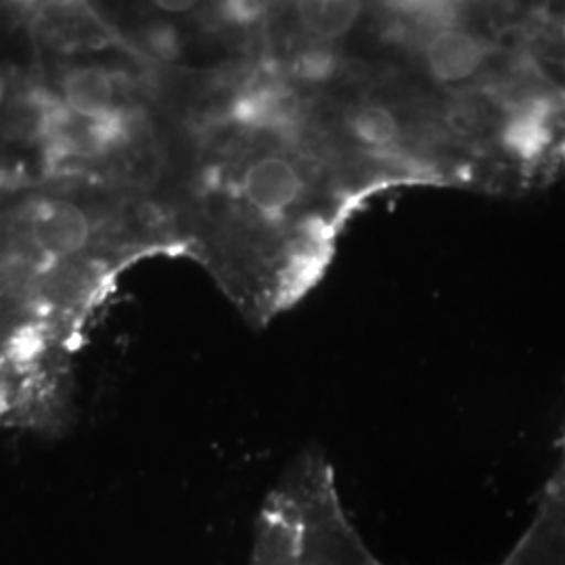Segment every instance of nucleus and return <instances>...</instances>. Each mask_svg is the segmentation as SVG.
<instances>
[{"label":"nucleus","instance_id":"1","mask_svg":"<svg viewBox=\"0 0 565 565\" xmlns=\"http://www.w3.org/2000/svg\"><path fill=\"white\" fill-rule=\"evenodd\" d=\"M237 195L263 223H279L296 212L308 193L303 162L281 147L254 153L237 177Z\"/></svg>","mask_w":565,"mask_h":565},{"label":"nucleus","instance_id":"2","mask_svg":"<svg viewBox=\"0 0 565 565\" xmlns=\"http://www.w3.org/2000/svg\"><path fill=\"white\" fill-rule=\"evenodd\" d=\"M501 41H490L482 34H471L463 28H448L427 32L422 42V57L434 81L443 84H461L488 72L505 49V30L497 21Z\"/></svg>","mask_w":565,"mask_h":565},{"label":"nucleus","instance_id":"3","mask_svg":"<svg viewBox=\"0 0 565 565\" xmlns=\"http://www.w3.org/2000/svg\"><path fill=\"white\" fill-rule=\"evenodd\" d=\"M507 565H565V465L551 480L534 524Z\"/></svg>","mask_w":565,"mask_h":565},{"label":"nucleus","instance_id":"4","mask_svg":"<svg viewBox=\"0 0 565 565\" xmlns=\"http://www.w3.org/2000/svg\"><path fill=\"white\" fill-rule=\"evenodd\" d=\"M32 242L49 256H72L88 242L90 224L81 207L65 202H49L32 214Z\"/></svg>","mask_w":565,"mask_h":565},{"label":"nucleus","instance_id":"5","mask_svg":"<svg viewBox=\"0 0 565 565\" xmlns=\"http://www.w3.org/2000/svg\"><path fill=\"white\" fill-rule=\"evenodd\" d=\"M63 105L81 121L102 124L116 114V84L97 65H81L63 78Z\"/></svg>","mask_w":565,"mask_h":565},{"label":"nucleus","instance_id":"6","mask_svg":"<svg viewBox=\"0 0 565 565\" xmlns=\"http://www.w3.org/2000/svg\"><path fill=\"white\" fill-rule=\"evenodd\" d=\"M361 2H298L294 9L296 23L312 41L331 42L348 36L363 18Z\"/></svg>","mask_w":565,"mask_h":565},{"label":"nucleus","instance_id":"7","mask_svg":"<svg viewBox=\"0 0 565 565\" xmlns=\"http://www.w3.org/2000/svg\"><path fill=\"white\" fill-rule=\"evenodd\" d=\"M345 126L354 142L366 149L387 151L403 141V124L396 111L384 102L369 99L356 103L345 118Z\"/></svg>","mask_w":565,"mask_h":565},{"label":"nucleus","instance_id":"8","mask_svg":"<svg viewBox=\"0 0 565 565\" xmlns=\"http://www.w3.org/2000/svg\"><path fill=\"white\" fill-rule=\"evenodd\" d=\"M4 97H7V78H4V74L0 72V105L4 102Z\"/></svg>","mask_w":565,"mask_h":565}]
</instances>
